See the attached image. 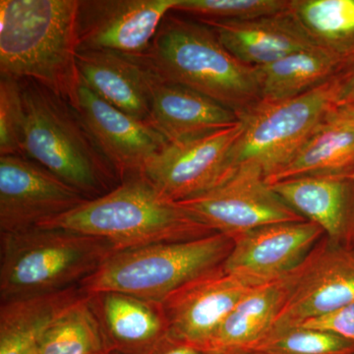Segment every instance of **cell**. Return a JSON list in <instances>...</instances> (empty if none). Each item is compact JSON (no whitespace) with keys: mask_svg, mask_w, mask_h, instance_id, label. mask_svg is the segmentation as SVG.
<instances>
[{"mask_svg":"<svg viewBox=\"0 0 354 354\" xmlns=\"http://www.w3.org/2000/svg\"><path fill=\"white\" fill-rule=\"evenodd\" d=\"M79 0H1L0 74L30 80L75 108Z\"/></svg>","mask_w":354,"mask_h":354,"instance_id":"1","label":"cell"},{"mask_svg":"<svg viewBox=\"0 0 354 354\" xmlns=\"http://www.w3.org/2000/svg\"><path fill=\"white\" fill-rule=\"evenodd\" d=\"M132 58L162 80L206 95L239 116L261 101L257 67L237 59L195 18L167 14L145 53Z\"/></svg>","mask_w":354,"mask_h":354,"instance_id":"2","label":"cell"},{"mask_svg":"<svg viewBox=\"0 0 354 354\" xmlns=\"http://www.w3.org/2000/svg\"><path fill=\"white\" fill-rule=\"evenodd\" d=\"M38 227L62 228L97 237L116 251L218 234L141 176L123 181L101 197L86 200Z\"/></svg>","mask_w":354,"mask_h":354,"instance_id":"3","label":"cell"},{"mask_svg":"<svg viewBox=\"0 0 354 354\" xmlns=\"http://www.w3.org/2000/svg\"><path fill=\"white\" fill-rule=\"evenodd\" d=\"M26 113L23 157L37 162L87 200L120 185L115 171L68 102L39 84L22 80Z\"/></svg>","mask_w":354,"mask_h":354,"instance_id":"4","label":"cell"},{"mask_svg":"<svg viewBox=\"0 0 354 354\" xmlns=\"http://www.w3.org/2000/svg\"><path fill=\"white\" fill-rule=\"evenodd\" d=\"M115 251L104 239L62 228L0 234V302L79 286Z\"/></svg>","mask_w":354,"mask_h":354,"instance_id":"5","label":"cell"},{"mask_svg":"<svg viewBox=\"0 0 354 354\" xmlns=\"http://www.w3.org/2000/svg\"><path fill=\"white\" fill-rule=\"evenodd\" d=\"M234 247L227 235L115 251L80 283L86 295L118 291L162 302L181 286L223 265Z\"/></svg>","mask_w":354,"mask_h":354,"instance_id":"6","label":"cell"},{"mask_svg":"<svg viewBox=\"0 0 354 354\" xmlns=\"http://www.w3.org/2000/svg\"><path fill=\"white\" fill-rule=\"evenodd\" d=\"M341 74L304 94L260 101L241 114L242 131L228 155L227 178L247 165L268 178L288 164L334 108Z\"/></svg>","mask_w":354,"mask_h":354,"instance_id":"7","label":"cell"},{"mask_svg":"<svg viewBox=\"0 0 354 354\" xmlns=\"http://www.w3.org/2000/svg\"><path fill=\"white\" fill-rule=\"evenodd\" d=\"M285 297L271 332L298 327L354 302V246L324 236L283 277Z\"/></svg>","mask_w":354,"mask_h":354,"instance_id":"8","label":"cell"},{"mask_svg":"<svg viewBox=\"0 0 354 354\" xmlns=\"http://www.w3.org/2000/svg\"><path fill=\"white\" fill-rule=\"evenodd\" d=\"M177 204L232 239L265 225L306 221L272 189L260 169L249 165L235 169L216 187Z\"/></svg>","mask_w":354,"mask_h":354,"instance_id":"9","label":"cell"},{"mask_svg":"<svg viewBox=\"0 0 354 354\" xmlns=\"http://www.w3.org/2000/svg\"><path fill=\"white\" fill-rule=\"evenodd\" d=\"M86 198L23 156H0V234H15L64 215Z\"/></svg>","mask_w":354,"mask_h":354,"instance_id":"10","label":"cell"},{"mask_svg":"<svg viewBox=\"0 0 354 354\" xmlns=\"http://www.w3.org/2000/svg\"><path fill=\"white\" fill-rule=\"evenodd\" d=\"M179 0H79L78 50L139 57Z\"/></svg>","mask_w":354,"mask_h":354,"instance_id":"11","label":"cell"},{"mask_svg":"<svg viewBox=\"0 0 354 354\" xmlns=\"http://www.w3.org/2000/svg\"><path fill=\"white\" fill-rule=\"evenodd\" d=\"M241 131L239 121L206 136L169 143L141 176L174 202L202 194L227 179L228 155Z\"/></svg>","mask_w":354,"mask_h":354,"instance_id":"12","label":"cell"},{"mask_svg":"<svg viewBox=\"0 0 354 354\" xmlns=\"http://www.w3.org/2000/svg\"><path fill=\"white\" fill-rule=\"evenodd\" d=\"M261 285L228 272L223 264L205 272L162 300L169 334L206 349L242 298Z\"/></svg>","mask_w":354,"mask_h":354,"instance_id":"13","label":"cell"},{"mask_svg":"<svg viewBox=\"0 0 354 354\" xmlns=\"http://www.w3.org/2000/svg\"><path fill=\"white\" fill-rule=\"evenodd\" d=\"M75 109L120 183L141 176L147 165L169 144L152 125L114 108L82 81Z\"/></svg>","mask_w":354,"mask_h":354,"instance_id":"14","label":"cell"},{"mask_svg":"<svg viewBox=\"0 0 354 354\" xmlns=\"http://www.w3.org/2000/svg\"><path fill=\"white\" fill-rule=\"evenodd\" d=\"M324 236L322 228L309 221L255 228L232 239L223 267L258 283L274 281L299 265Z\"/></svg>","mask_w":354,"mask_h":354,"instance_id":"15","label":"cell"},{"mask_svg":"<svg viewBox=\"0 0 354 354\" xmlns=\"http://www.w3.org/2000/svg\"><path fill=\"white\" fill-rule=\"evenodd\" d=\"M109 353L142 354L169 334L162 302L118 291L88 295Z\"/></svg>","mask_w":354,"mask_h":354,"instance_id":"16","label":"cell"},{"mask_svg":"<svg viewBox=\"0 0 354 354\" xmlns=\"http://www.w3.org/2000/svg\"><path fill=\"white\" fill-rule=\"evenodd\" d=\"M150 125L169 143L206 136L239 123L232 109L152 73Z\"/></svg>","mask_w":354,"mask_h":354,"instance_id":"17","label":"cell"},{"mask_svg":"<svg viewBox=\"0 0 354 354\" xmlns=\"http://www.w3.org/2000/svg\"><path fill=\"white\" fill-rule=\"evenodd\" d=\"M81 81L128 115L150 124L152 72L134 58L104 50H78Z\"/></svg>","mask_w":354,"mask_h":354,"instance_id":"18","label":"cell"},{"mask_svg":"<svg viewBox=\"0 0 354 354\" xmlns=\"http://www.w3.org/2000/svg\"><path fill=\"white\" fill-rule=\"evenodd\" d=\"M199 21L215 31L232 55L250 66H265L295 51L315 46L292 17L290 9L274 15L237 22Z\"/></svg>","mask_w":354,"mask_h":354,"instance_id":"19","label":"cell"},{"mask_svg":"<svg viewBox=\"0 0 354 354\" xmlns=\"http://www.w3.org/2000/svg\"><path fill=\"white\" fill-rule=\"evenodd\" d=\"M270 186L291 209L322 228L328 239L344 244L353 203L351 176H304Z\"/></svg>","mask_w":354,"mask_h":354,"instance_id":"20","label":"cell"},{"mask_svg":"<svg viewBox=\"0 0 354 354\" xmlns=\"http://www.w3.org/2000/svg\"><path fill=\"white\" fill-rule=\"evenodd\" d=\"M354 169V118L330 111L288 164L266 178L269 185L304 176H351Z\"/></svg>","mask_w":354,"mask_h":354,"instance_id":"21","label":"cell"},{"mask_svg":"<svg viewBox=\"0 0 354 354\" xmlns=\"http://www.w3.org/2000/svg\"><path fill=\"white\" fill-rule=\"evenodd\" d=\"M86 295L80 286L0 302V354H25L46 330Z\"/></svg>","mask_w":354,"mask_h":354,"instance_id":"22","label":"cell"},{"mask_svg":"<svg viewBox=\"0 0 354 354\" xmlns=\"http://www.w3.org/2000/svg\"><path fill=\"white\" fill-rule=\"evenodd\" d=\"M283 297V278L253 288L223 321L206 349L221 354L252 348L271 333Z\"/></svg>","mask_w":354,"mask_h":354,"instance_id":"23","label":"cell"},{"mask_svg":"<svg viewBox=\"0 0 354 354\" xmlns=\"http://www.w3.org/2000/svg\"><path fill=\"white\" fill-rule=\"evenodd\" d=\"M261 101H281L304 94L341 74L346 67L317 46L295 51L257 67Z\"/></svg>","mask_w":354,"mask_h":354,"instance_id":"24","label":"cell"},{"mask_svg":"<svg viewBox=\"0 0 354 354\" xmlns=\"http://www.w3.org/2000/svg\"><path fill=\"white\" fill-rule=\"evenodd\" d=\"M290 12L314 46L354 64V0H290Z\"/></svg>","mask_w":354,"mask_h":354,"instance_id":"25","label":"cell"},{"mask_svg":"<svg viewBox=\"0 0 354 354\" xmlns=\"http://www.w3.org/2000/svg\"><path fill=\"white\" fill-rule=\"evenodd\" d=\"M36 349L38 354H109L88 295L46 330Z\"/></svg>","mask_w":354,"mask_h":354,"instance_id":"26","label":"cell"},{"mask_svg":"<svg viewBox=\"0 0 354 354\" xmlns=\"http://www.w3.org/2000/svg\"><path fill=\"white\" fill-rule=\"evenodd\" d=\"M258 354H351L354 342L309 328L274 330L251 348Z\"/></svg>","mask_w":354,"mask_h":354,"instance_id":"27","label":"cell"},{"mask_svg":"<svg viewBox=\"0 0 354 354\" xmlns=\"http://www.w3.org/2000/svg\"><path fill=\"white\" fill-rule=\"evenodd\" d=\"M290 0H179L174 11L199 20L246 21L285 12Z\"/></svg>","mask_w":354,"mask_h":354,"instance_id":"28","label":"cell"},{"mask_svg":"<svg viewBox=\"0 0 354 354\" xmlns=\"http://www.w3.org/2000/svg\"><path fill=\"white\" fill-rule=\"evenodd\" d=\"M25 122L21 81L0 76V156H23Z\"/></svg>","mask_w":354,"mask_h":354,"instance_id":"29","label":"cell"},{"mask_svg":"<svg viewBox=\"0 0 354 354\" xmlns=\"http://www.w3.org/2000/svg\"><path fill=\"white\" fill-rule=\"evenodd\" d=\"M298 327L332 333L354 342V302L306 321Z\"/></svg>","mask_w":354,"mask_h":354,"instance_id":"30","label":"cell"},{"mask_svg":"<svg viewBox=\"0 0 354 354\" xmlns=\"http://www.w3.org/2000/svg\"><path fill=\"white\" fill-rule=\"evenodd\" d=\"M333 111L354 118V64L342 72L339 92Z\"/></svg>","mask_w":354,"mask_h":354,"instance_id":"31","label":"cell"},{"mask_svg":"<svg viewBox=\"0 0 354 354\" xmlns=\"http://www.w3.org/2000/svg\"><path fill=\"white\" fill-rule=\"evenodd\" d=\"M116 354V353H114ZM142 354H216L189 342L167 334L155 346Z\"/></svg>","mask_w":354,"mask_h":354,"instance_id":"32","label":"cell"},{"mask_svg":"<svg viewBox=\"0 0 354 354\" xmlns=\"http://www.w3.org/2000/svg\"><path fill=\"white\" fill-rule=\"evenodd\" d=\"M351 186H353V203H351V220H349L348 235H346L344 244L348 246H354V169L351 174Z\"/></svg>","mask_w":354,"mask_h":354,"instance_id":"33","label":"cell"},{"mask_svg":"<svg viewBox=\"0 0 354 354\" xmlns=\"http://www.w3.org/2000/svg\"><path fill=\"white\" fill-rule=\"evenodd\" d=\"M221 354H258L252 349H237V351H228V353Z\"/></svg>","mask_w":354,"mask_h":354,"instance_id":"34","label":"cell"},{"mask_svg":"<svg viewBox=\"0 0 354 354\" xmlns=\"http://www.w3.org/2000/svg\"><path fill=\"white\" fill-rule=\"evenodd\" d=\"M25 354H38L37 353V349L36 348H32L31 351H28L27 353Z\"/></svg>","mask_w":354,"mask_h":354,"instance_id":"35","label":"cell"},{"mask_svg":"<svg viewBox=\"0 0 354 354\" xmlns=\"http://www.w3.org/2000/svg\"><path fill=\"white\" fill-rule=\"evenodd\" d=\"M109 354H114V353H109Z\"/></svg>","mask_w":354,"mask_h":354,"instance_id":"36","label":"cell"},{"mask_svg":"<svg viewBox=\"0 0 354 354\" xmlns=\"http://www.w3.org/2000/svg\"><path fill=\"white\" fill-rule=\"evenodd\" d=\"M351 354H354V353H351Z\"/></svg>","mask_w":354,"mask_h":354,"instance_id":"37","label":"cell"}]
</instances>
